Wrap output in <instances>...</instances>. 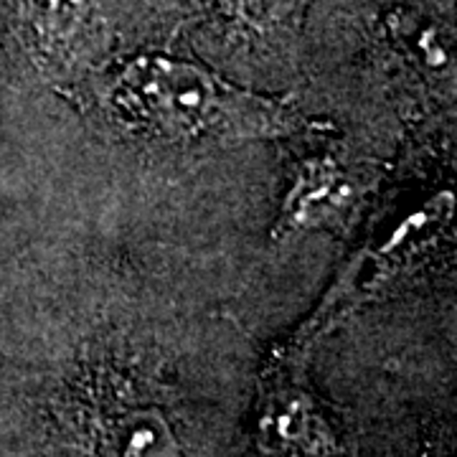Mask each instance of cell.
<instances>
[{"instance_id":"obj_3","label":"cell","mask_w":457,"mask_h":457,"mask_svg":"<svg viewBox=\"0 0 457 457\" xmlns=\"http://www.w3.org/2000/svg\"><path fill=\"white\" fill-rule=\"evenodd\" d=\"M287 359L267 369L262 386V435L282 457H328L330 432L311 389Z\"/></svg>"},{"instance_id":"obj_1","label":"cell","mask_w":457,"mask_h":457,"mask_svg":"<svg viewBox=\"0 0 457 457\" xmlns=\"http://www.w3.org/2000/svg\"><path fill=\"white\" fill-rule=\"evenodd\" d=\"M112 104L125 122L183 145L264 140L300 128L287 97L249 92L206 66L163 54H143L122 66Z\"/></svg>"},{"instance_id":"obj_7","label":"cell","mask_w":457,"mask_h":457,"mask_svg":"<svg viewBox=\"0 0 457 457\" xmlns=\"http://www.w3.org/2000/svg\"><path fill=\"white\" fill-rule=\"evenodd\" d=\"M221 13L254 31L282 26L300 8L303 0H216Z\"/></svg>"},{"instance_id":"obj_2","label":"cell","mask_w":457,"mask_h":457,"mask_svg":"<svg viewBox=\"0 0 457 457\" xmlns=\"http://www.w3.org/2000/svg\"><path fill=\"white\" fill-rule=\"evenodd\" d=\"M361 188L359 176L336 155H308L297 163L282 198L278 234L290 237L300 231L345 227L359 204Z\"/></svg>"},{"instance_id":"obj_4","label":"cell","mask_w":457,"mask_h":457,"mask_svg":"<svg viewBox=\"0 0 457 457\" xmlns=\"http://www.w3.org/2000/svg\"><path fill=\"white\" fill-rule=\"evenodd\" d=\"M11 16L26 51L54 69L77 64L97 29L95 0H11Z\"/></svg>"},{"instance_id":"obj_5","label":"cell","mask_w":457,"mask_h":457,"mask_svg":"<svg viewBox=\"0 0 457 457\" xmlns=\"http://www.w3.org/2000/svg\"><path fill=\"white\" fill-rule=\"evenodd\" d=\"M102 450L107 457H176L161 411L137 402H114L102 420Z\"/></svg>"},{"instance_id":"obj_6","label":"cell","mask_w":457,"mask_h":457,"mask_svg":"<svg viewBox=\"0 0 457 457\" xmlns=\"http://www.w3.org/2000/svg\"><path fill=\"white\" fill-rule=\"evenodd\" d=\"M389 31L392 38L404 46L411 59L429 69H445L450 64V44L445 41L442 31L422 16L411 11H394L389 16Z\"/></svg>"}]
</instances>
